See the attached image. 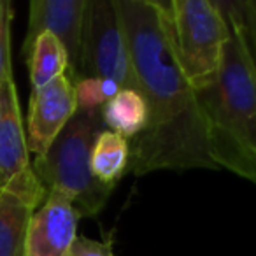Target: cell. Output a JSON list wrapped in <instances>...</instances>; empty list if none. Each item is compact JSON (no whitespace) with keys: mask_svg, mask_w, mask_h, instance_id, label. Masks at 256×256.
<instances>
[{"mask_svg":"<svg viewBox=\"0 0 256 256\" xmlns=\"http://www.w3.org/2000/svg\"><path fill=\"white\" fill-rule=\"evenodd\" d=\"M230 4L256 70V0H232Z\"/></svg>","mask_w":256,"mask_h":256,"instance_id":"obj_14","label":"cell"},{"mask_svg":"<svg viewBox=\"0 0 256 256\" xmlns=\"http://www.w3.org/2000/svg\"><path fill=\"white\" fill-rule=\"evenodd\" d=\"M102 132L100 109L78 110L48 153L32 164L44 190H56L68 196L81 218L96 216L114 192L112 186L100 182L92 172V151Z\"/></svg>","mask_w":256,"mask_h":256,"instance_id":"obj_3","label":"cell"},{"mask_svg":"<svg viewBox=\"0 0 256 256\" xmlns=\"http://www.w3.org/2000/svg\"><path fill=\"white\" fill-rule=\"evenodd\" d=\"M179 64L193 88H202L216 74L228 39L226 18L210 0L167 2Z\"/></svg>","mask_w":256,"mask_h":256,"instance_id":"obj_4","label":"cell"},{"mask_svg":"<svg viewBox=\"0 0 256 256\" xmlns=\"http://www.w3.org/2000/svg\"><path fill=\"white\" fill-rule=\"evenodd\" d=\"M0 190H11L40 204L48 195L30 162L12 72L0 82Z\"/></svg>","mask_w":256,"mask_h":256,"instance_id":"obj_6","label":"cell"},{"mask_svg":"<svg viewBox=\"0 0 256 256\" xmlns=\"http://www.w3.org/2000/svg\"><path fill=\"white\" fill-rule=\"evenodd\" d=\"M8 4H9V0H0V20L4 16V11H6V8H8Z\"/></svg>","mask_w":256,"mask_h":256,"instance_id":"obj_18","label":"cell"},{"mask_svg":"<svg viewBox=\"0 0 256 256\" xmlns=\"http://www.w3.org/2000/svg\"><path fill=\"white\" fill-rule=\"evenodd\" d=\"M81 214L64 193L51 190L30 218L25 256H67L78 238Z\"/></svg>","mask_w":256,"mask_h":256,"instance_id":"obj_9","label":"cell"},{"mask_svg":"<svg viewBox=\"0 0 256 256\" xmlns=\"http://www.w3.org/2000/svg\"><path fill=\"white\" fill-rule=\"evenodd\" d=\"M130 142L124 137L104 130L95 140L92 151V172L100 182L116 188L120 179L128 172Z\"/></svg>","mask_w":256,"mask_h":256,"instance_id":"obj_12","label":"cell"},{"mask_svg":"<svg viewBox=\"0 0 256 256\" xmlns=\"http://www.w3.org/2000/svg\"><path fill=\"white\" fill-rule=\"evenodd\" d=\"M76 96H78V110H98L107 102L102 92V79L79 78L74 81Z\"/></svg>","mask_w":256,"mask_h":256,"instance_id":"obj_15","label":"cell"},{"mask_svg":"<svg viewBox=\"0 0 256 256\" xmlns=\"http://www.w3.org/2000/svg\"><path fill=\"white\" fill-rule=\"evenodd\" d=\"M88 0H32L28 26L22 46L23 58H28L36 39L44 32L56 37L68 56V72L74 79L79 68L82 46V28Z\"/></svg>","mask_w":256,"mask_h":256,"instance_id":"obj_8","label":"cell"},{"mask_svg":"<svg viewBox=\"0 0 256 256\" xmlns=\"http://www.w3.org/2000/svg\"><path fill=\"white\" fill-rule=\"evenodd\" d=\"M139 93L148 106V124L132 139L128 170H218L209 154L207 130L196 92L176 51L167 4L116 0Z\"/></svg>","mask_w":256,"mask_h":256,"instance_id":"obj_1","label":"cell"},{"mask_svg":"<svg viewBox=\"0 0 256 256\" xmlns=\"http://www.w3.org/2000/svg\"><path fill=\"white\" fill-rule=\"evenodd\" d=\"M25 62L30 70L32 92L42 88L60 76L67 74L68 70L67 51L62 46L60 40L50 32H44L37 37Z\"/></svg>","mask_w":256,"mask_h":256,"instance_id":"obj_13","label":"cell"},{"mask_svg":"<svg viewBox=\"0 0 256 256\" xmlns=\"http://www.w3.org/2000/svg\"><path fill=\"white\" fill-rule=\"evenodd\" d=\"M216 4L230 34L216 74L195 90L196 100L214 165L256 184V70L232 4Z\"/></svg>","mask_w":256,"mask_h":256,"instance_id":"obj_2","label":"cell"},{"mask_svg":"<svg viewBox=\"0 0 256 256\" xmlns=\"http://www.w3.org/2000/svg\"><path fill=\"white\" fill-rule=\"evenodd\" d=\"M79 78L114 81L121 90L139 92L124 30L116 9V0H88L82 28Z\"/></svg>","mask_w":256,"mask_h":256,"instance_id":"obj_5","label":"cell"},{"mask_svg":"<svg viewBox=\"0 0 256 256\" xmlns=\"http://www.w3.org/2000/svg\"><path fill=\"white\" fill-rule=\"evenodd\" d=\"M40 202L0 190V256H25L30 218Z\"/></svg>","mask_w":256,"mask_h":256,"instance_id":"obj_10","label":"cell"},{"mask_svg":"<svg viewBox=\"0 0 256 256\" xmlns=\"http://www.w3.org/2000/svg\"><path fill=\"white\" fill-rule=\"evenodd\" d=\"M102 121L110 132L136 139L148 124V106L136 90H120L100 109Z\"/></svg>","mask_w":256,"mask_h":256,"instance_id":"obj_11","label":"cell"},{"mask_svg":"<svg viewBox=\"0 0 256 256\" xmlns=\"http://www.w3.org/2000/svg\"><path fill=\"white\" fill-rule=\"evenodd\" d=\"M12 4L9 2L0 20V82L4 81L12 72V56H11V32H12Z\"/></svg>","mask_w":256,"mask_h":256,"instance_id":"obj_16","label":"cell"},{"mask_svg":"<svg viewBox=\"0 0 256 256\" xmlns=\"http://www.w3.org/2000/svg\"><path fill=\"white\" fill-rule=\"evenodd\" d=\"M112 237L107 235L106 240H95L88 237H78L67 256H114Z\"/></svg>","mask_w":256,"mask_h":256,"instance_id":"obj_17","label":"cell"},{"mask_svg":"<svg viewBox=\"0 0 256 256\" xmlns=\"http://www.w3.org/2000/svg\"><path fill=\"white\" fill-rule=\"evenodd\" d=\"M78 112L76 84L68 74L30 93L26 114V144L36 158L48 153L65 124Z\"/></svg>","mask_w":256,"mask_h":256,"instance_id":"obj_7","label":"cell"}]
</instances>
